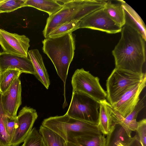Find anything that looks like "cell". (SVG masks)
Wrapping results in <instances>:
<instances>
[{
  "mask_svg": "<svg viewBox=\"0 0 146 146\" xmlns=\"http://www.w3.org/2000/svg\"><path fill=\"white\" fill-rule=\"evenodd\" d=\"M26 0H6L0 6V13H9L24 7Z\"/></svg>",
  "mask_w": 146,
  "mask_h": 146,
  "instance_id": "obj_27",
  "label": "cell"
},
{
  "mask_svg": "<svg viewBox=\"0 0 146 146\" xmlns=\"http://www.w3.org/2000/svg\"><path fill=\"white\" fill-rule=\"evenodd\" d=\"M21 73L19 70L11 69L0 72V93H4Z\"/></svg>",
  "mask_w": 146,
  "mask_h": 146,
  "instance_id": "obj_22",
  "label": "cell"
},
{
  "mask_svg": "<svg viewBox=\"0 0 146 146\" xmlns=\"http://www.w3.org/2000/svg\"><path fill=\"white\" fill-rule=\"evenodd\" d=\"M137 135L141 146H146V120L144 119L138 121L136 131Z\"/></svg>",
  "mask_w": 146,
  "mask_h": 146,
  "instance_id": "obj_29",
  "label": "cell"
},
{
  "mask_svg": "<svg viewBox=\"0 0 146 146\" xmlns=\"http://www.w3.org/2000/svg\"><path fill=\"white\" fill-rule=\"evenodd\" d=\"M71 84L72 92L83 93L99 102L106 100V92L101 86L99 78L83 68L76 70L72 78Z\"/></svg>",
  "mask_w": 146,
  "mask_h": 146,
  "instance_id": "obj_7",
  "label": "cell"
},
{
  "mask_svg": "<svg viewBox=\"0 0 146 146\" xmlns=\"http://www.w3.org/2000/svg\"><path fill=\"white\" fill-rule=\"evenodd\" d=\"M30 41L29 39L24 35L11 33L0 29V45L3 52L28 57Z\"/></svg>",
  "mask_w": 146,
  "mask_h": 146,
  "instance_id": "obj_10",
  "label": "cell"
},
{
  "mask_svg": "<svg viewBox=\"0 0 146 146\" xmlns=\"http://www.w3.org/2000/svg\"><path fill=\"white\" fill-rule=\"evenodd\" d=\"M38 117L35 110L26 106L22 108L17 116V126L10 146H18L24 142Z\"/></svg>",
  "mask_w": 146,
  "mask_h": 146,
  "instance_id": "obj_9",
  "label": "cell"
},
{
  "mask_svg": "<svg viewBox=\"0 0 146 146\" xmlns=\"http://www.w3.org/2000/svg\"><path fill=\"white\" fill-rule=\"evenodd\" d=\"M42 125L52 131L66 142L80 136L103 134L98 125L71 117L65 114L44 119Z\"/></svg>",
  "mask_w": 146,
  "mask_h": 146,
  "instance_id": "obj_4",
  "label": "cell"
},
{
  "mask_svg": "<svg viewBox=\"0 0 146 146\" xmlns=\"http://www.w3.org/2000/svg\"><path fill=\"white\" fill-rule=\"evenodd\" d=\"M39 132L42 136L46 146H65V141L58 134L42 125Z\"/></svg>",
  "mask_w": 146,
  "mask_h": 146,
  "instance_id": "obj_20",
  "label": "cell"
},
{
  "mask_svg": "<svg viewBox=\"0 0 146 146\" xmlns=\"http://www.w3.org/2000/svg\"><path fill=\"white\" fill-rule=\"evenodd\" d=\"M65 0H26L24 7H30L52 15L62 7Z\"/></svg>",
  "mask_w": 146,
  "mask_h": 146,
  "instance_id": "obj_16",
  "label": "cell"
},
{
  "mask_svg": "<svg viewBox=\"0 0 146 146\" xmlns=\"http://www.w3.org/2000/svg\"><path fill=\"white\" fill-rule=\"evenodd\" d=\"M100 102L83 93L72 92L66 114L73 118L98 125Z\"/></svg>",
  "mask_w": 146,
  "mask_h": 146,
  "instance_id": "obj_6",
  "label": "cell"
},
{
  "mask_svg": "<svg viewBox=\"0 0 146 146\" xmlns=\"http://www.w3.org/2000/svg\"><path fill=\"white\" fill-rule=\"evenodd\" d=\"M71 143L82 146H106V138L104 135H84L74 139Z\"/></svg>",
  "mask_w": 146,
  "mask_h": 146,
  "instance_id": "obj_21",
  "label": "cell"
},
{
  "mask_svg": "<svg viewBox=\"0 0 146 146\" xmlns=\"http://www.w3.org/2000/svg\"><path fill=\"white\" fill-rule=\"evenodd\" d=\"M146 95L141 99L135 106L132 111L125 117H122L121 124L125 127L131 131H136L138 125V122L136 121L138 115L145 107Z\"/></svg>",
  "mask_w": 146,
  "mask_h": 146,
  "instance_id": "obj_19",
  "label": "cell"
},
{
  "mask_svg": "<svg viewBox=\"0 0 146 146\" xmlns=\"http://www.w3.org/2000/svg\"><path fill=\"white\" fill-rule=\"evenodd\" d=\"M111 126L106 138V146H131L134 139L132 131L122 125L111 122Z\"/></svg>",
  "mask_w": 146,
  "mask_h": 146,
  "instance_id": "obj_14",
  "label": "cell"
},
{
  "mask_svg": "<svg viewBox=\"0 0 146 146\" xmlns=\"http://www.w3.org/2000/svg\"><path fill=\"white\" fill-rule=\"evenodd\" d=\"M121 36L112 51L115 68L141 74L145 62V41L135 29L125 23L122 27Z\"/></svg>",
  "mask_w": 146,
  "mask_h": 146,
  "instance_id": "obj_1",
  "label": "cell"
},
{
  "mask_svg": "<svg viewBox=\"0 0 146 146\" xmlns=\"http://www.w3.org/2000/svg\"><path fill=\"white\" fill-rule=\"evenodd\" d=\"M35 71L34 75L36 78L48 89L50 84L49 76L44 66L42 56L37 49L31 50L28 51Z\"/></svg>",
  "mask_w": 146,
  "mask_h": 146,
  "instance_id": "obj_15",
  "label": "cell"
},
{
  "mask_svg": "<svg viewBox=\"0 0 146 146\" xmlns=\"http://www.w3.org/2000/svg\"><path fill=\"white\" fill-rule=\"evenodd\" d=\"M122 0L113 2L112 1H107L104 7L109 17L121 27L125 23V14Z\"/></svg>",
  "mask_w": 146,
  "mask_h": 146,
  "instance_id": "obj_17",
  "label": "cell"
},
{
  "mask_svg": "<svg viewBox=\"0 0 146 146\" xmlns=\"http://www.w3.org/2000/svg\"><path fill=\"white\" fill-rule=\"evenodd\" d=\"M21 146H46L41 135L35 127H34Z\"/></svg>",
  "mask_w": 146,
  "mask_h": 146,
  "instance_id": "obj_25",
  "label": "cell"
},
{
  "mask_svg": "<svg viewBox=\"0 0 146 146\" xmlns=\"http://www.w3.org/2000/svg\"><path fill=\"white\" fill-rule=\"evenodd\" d=\"M9 69L35 74L34 68L29 58L4 52H0V72Z\"/></svg>",
  "mask_w": 146,
  "mask_h": 146,
  "instance_id": "obj_13",
  "label": "cell"
},
{
  "mask_svg": "<svg viewBox=\"0 0 146 146\" xmlns=\"http://www.w3.org/2000/svg\"><path fill=\"white\" fill-rule=\"evenodd\" d=\"M107 0H65L62 8L48 18L43 35L45 38L58 27L72 20L80 21L92 13L104 7Z\"/></svg>",
  "mask_w": 146,
  "mask_h": 146,
  "instance_id": "obj_3",
  "label": "cell"
},
{
  "mask_svg": "<svg viewBox=\"0 0 146 146\" xmlns=\"http://www.w3.org/2000/svg\"><path fill=\"white\" fill-rule=\"evenodd\" d=\"M122 5L125 14V23L135 29L146 40V27L142 19L135 11L125 2Z\"/></svg>",
  "mask_w": 146,
  "mask_h": 146,
  "instance_id": "obj_18",
  "label": "cell"
},
{
  "mask_svg": "<svg viewBox=\"0 0 146 146\" xmlns=\"http://www.w3.org/2000/svg\"><path fill=\"white\" fill-rule=\"evenodd\" d=\"M21 92V81L18 78L1 94L2 104L6 115L14 117H17V111L22 104Z\"/></svg>",
  "mask_w": 146,
  "mask_h": 146,
  "instance_id": "obj_12",
  "label": "cell"
},
{
  "mask_svg": "<svg viewBox=\"0 0 146 146\" xmlns=\"http://www.w3.org/2000/svg\"><path fill=\"white\" fill-rule=\"evenodd\" d=\"M106 100L100 102L99 121L98 125L103 135H107L109 133L111 123L106 104Z\"/></svg>",
  "mask_w": 146,
  "mask_h": 146,
  "instance_id": "obj_23",
  "label": "cell"
},
{
  "mask_svg": "<svg viewBox=\"0 0 146 146\" xmlns=\"http://www.w3.org/2000/svg\"><path fill=\"white\" fill-rule=\"evenodd\" d=\"M80 21L77 20H74L66 23L52 31L46 38H55L69 33H72L73 31L80 28Z\"/></svg>",
  "mask_w": 146,
  "mask_h": 146,
  "instance_id": "obj_24",
  "label": "cell"
},
{
  "mask_svg": "<svg viewBox=\"0 0 146 146\" xmlns=\"http://www.w3.org/2000/svg\"><path fill=\"white\" fill-rule=\"evenodd\" d=\"M6 0H0V6L5 2Z\"/></svg>",
  "mask_w": 146,
  "mask_h": 146,
  "instance_id": "obj_31",
  "label": "cell"
},
{
  "mask_svg": "<svg viewBox=\"0 0 146 146\" xmlns=\"http://www.w3.org/2000/svg\"><path fill=\"white\" fill-rule=\"evenodd\" d=\"M80 28H88L110 34L120 32L121 27L108 15L104 7L87 15L80 21Z\"/></svg>",
  "mask_w": 146,
  "mask_h": 146,
  "instance_id": "obj_8",
  "label": "cell"
},
{
  "mask_svg": "<svg viewBox=\"0 0 146 146\" xmlns=\"http://www.w3.org/2000/svg\"><path fill=\"white\" fill-rule=\"evenodd\" d=\"M42 50L50 59L64 85V103H67L65 85L70 64L74 56L75 40L72 33L59 37L46 38L42 41Z\"/></svg>",
  "mask_w": 146,
  "mask_h": 146,
  "instance_id": "obj_2",
  "label": "cell"
},
{
  "mask_svg": "<svg viewBox=\"0 0 146 146\" xmlns=\"http://www.w3.org/2000/svg\"><path fill=\"white\" fill-rule=\"evenodd\" d=\"M0 93V146H10V140L6 132L4 119L6 115L3 109Z\"/></svg>",
  "mask_w": 146,
  "mask_h": 146,
  "instance_id": "obj_26",
  "label": "cell"
},
{
  "mask_svg": "<svg viewBox=\"0 0 146 146\" xmlns=\"http://www.w3.org/2000/svg\"><path fill=\"white\" fill-rule=\"evenodd\" d=\"M146 77L123 94L112 105L113 108L125 117L132 111L140 100L139 96L146 86Z\"/></svg>",
  "mask_w": 146,
  "mask_h": 146,
  "instance_id": "obj_11",
  "label": "cell"
},
{
  "mask_svg": "<svg viewBox=\"0 0 146 146\" xmlns=\"http://www.w3.org/2000/svg\"><path fill=\"white\" fill-rule=\"evenodd\" d=\"M65 146H82L77 143H73L70 142H65Z\"/></svg>",
  "mask_w": 146,
  "mask_h": 146,
  "instance_id": "obj_30",
  "label": "cell"
},
{
  "mask_svg": "<svg viewBox=\"0 0 146 146\" xmlns=\"http://www.w3.org/2000/svg\"><path fill=\"white\" fill-rule=\"evenodd\" d=\"M17 117H10L6 115L5 117V125L6 132L10 140V143L17 126Z\"/></svg>",
  "mask_w": 146,
  "mask_h": 146,
  "instance_id": "obj_28",
  "label": "cell"
},
{
  "mask_svg": "<svg viewBox=\"0 0 146 146\" xmlns=\"http://www.w3.org/2000/svg\"><path fill=\"white\" fill-rule=\"evenodd\" d=\"M146 77L145 73L137 74L115 68L106 81L108 102L112 105L125 93Z\"/></svg>",
  "mask_w": 146,
  "mask_h": 146,
  "instance_id": "obj_5",
  "label": "cell"
}]
</instances>
